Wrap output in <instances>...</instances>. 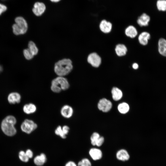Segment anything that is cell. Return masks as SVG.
Returning a JSON list of instances; mask_svg holds the SVG:
<instances>
[{
	"label": "cell",
	"mask_w": 166,
	"mask_h": 166,
	"mask_svg": "<svg viewBox=\"0 0 166 166\" xmlns=\"http://www.w3.org/2000/svg\"><path fill=\"white\" fill-rule=\"evenodd\" d=\"M73 68L72 61L69 58L59 60L54 65V70L57 76L64 77L69 74Z\"/></svg>",
	"instance_id": "cell-1"
},
{
	"label": "cell",
	"mask_w": 166,
	"mask_h": 166,
	"mask_svg": "<svg viewBox=\"0 0 166 166\" xmlns=\"http://www.w3.org/2000/svg\"><path fill=\"white\" fill-rule=\"evenodd\" d=\"M16 122V119L13 116L9 115L6 117L1 124V128L3 132L8 136L14 135L17 132L14 127Z\"/></svg>",
	"instance_id": "cell-2"
},
{
	"label": "cell",
	"mask_w": 166,
	"mask_h": 166,
	"mask_svg": "<svg viewBox=\"0 0 166 166\" xmlns=\"http://www.w3.org/2000/svg\"><path fill=\"white\" fill-rule=\"evenodd\" d=\"M69 85V81L64 77L57 76L52 80L50 89L53 92L58 93L68 89Z\"/></svg>",
	"instance_id": "cell-3"
},
{
	"label": "cell",
	"mask_w": 166,
	"mask_h": 166,
	"mask_svg": "<svg viewBox=\"0 0 166 166\" xmlns=\"http://www.w3.org/2000/svg\"><path fill=\"white\" fill-rule=\"evenodd\" d=\"M15 23L12 26L13 32L16 35L25 34L27 31L28 25L27 22L22 17L18 16L15 19Z\"/></svg>",
	"instance_id": "cell-4"
},
{
	"label": "cell",
	"mask_w": 166,
	"mask_h": 166,
	"mask_svg": "<svg viewBox=\"0 0 166 166\" xmlns=\"http://www.w3.org/2000/svg\"><path fill=\"white\" fill-rule=\"evenodd\" d=\"M38 127L37 124L33 120L28 119L25 120L21 125V130L28 134H30Z\"/></svg>",
	"instance_id": "cell-5"
},
{
	"label": "cell",
	"mask_w": 166,
	"mask_h": 166,
	"mask_svg": "<svg viewBox=\"0 0 166 166\" xmlns=\"http://www.w3.org/2000/svg\"><path fill=\"white\" fill-rule=\"evenodd\" d=\"M87 60L89 64L95 67H99L101 62V58L95 53L90 54L87 57Z\"/></svg>",
	"instance_id": "cell-6"
},
{
	"label": "cell",
	"mask_w": 166,
	"mask_h": 166,
	"mask_svg": "<svg viewBox=\"0 0 166 166\" xmlns=\"http://www.w3.org/2000/svg\"><path fill=\"white\" fill-rule=\"evenodd\" d=\"M112 107L111 102L105 98L100 100L98 104L99 109L103 112H107L109 111Z\"/></svg>",
	"instance_id": "cell-7"
},
{
	"label": "cell",
	"mask_w": 166,
	"mask_h": 166,
	"mask_svg": "<svg viewBox=\"0 0 166 166\" xmlns=\"http://www.w3.org/2000/svg\"><path fill=\"white\" fill-rule=\"evenodd\" d=\"M45 10V4L42 2H38L34 4L32 11L35 15L39 16L44 13Z\"/></svg>",
	"instance_id": "cell-8"
},
{
	"label": "cell",
	"mask_w": 166,
	"mask_h": 166,
	"mask_svg": "<svg viewBox=\"0 0 166 166\" xmlns=\"http://www.w3.org/2000/svg\"><path fill=\"white\" fill-rule=\"evenodd\" d=\"M90 140L92 145L99 147L103 143L104 138L103 136H101L98 133L95 132L91 136Z\"/></svg>",
	"instance_id": "cell-9"
},
{
	"label": "cell",
	"mask_w": 166,
	"mask_h": 166,
	"mask_svg": "<svg viewBox=\"0 0 166 166\" xmlns=\"http://www.w3.org/2000/svg\"><path fill=\"white\" fill-rule=\"evenodd\" d=\"M60 113L63 117L68 119L72 116L73 113V110L72 107L66 105L62 107Z\"/></svg>",
	"instance_id": "cell-10"
},
{
	"label": "cell",
	"mask_w": 166,
	"mask_h": 166,
	"mask_svg": "<svg viewBox=\"0 0 166 166\" xmlns=\"http://www.w3.org/2000/svg\"><path fill=\"white\" fill-rule=\"evenodd\" d=\"M150 20V16L146 13H143L139 16L137 20L138 24L140 26H145L148 25Z\"/></svg>",
	"instance_id": "cell-11"
},
{
	"label": "cell",
	"mask_w": 166,
	"mask_h": 166,
	"mask_svg": "<svg viewBox=\"0 0 166 166\" xmlns=\"http://www.w3.org/2000/svg\"><path fill=\"white\" fill-rule=\"evenodd\" d=\"M99 27L101 30L103 32L108 33L111 31L112 24L110 22L107 21L105 20H103L101 21Z\"/></svg>",
	"instance_id": "cell-12"
},
{
	"label": "cell",
	"mask_w": 166,
	"mask_h": 166,
	"mask_svg": "<svg viewBox=\"0 0 166 166\" xmlns=\"http://www.w3.org/2000/svg\"><path fill=\"white\" fill-rule=\"evenodd\" d=\"M8 101L10 104H15L20 102L21 96L17 92H12L10 93L8 96Z\"/></svg>",
	"instance_id": "cell-13"
},
{
	"label": "cell",
	"mask_w": 166,
	"mask_h": 166,
	"mask_svg": "<svg viewBox=\"0 0 166 166\" xmlns=\"http://www.w3.org/2000/svg\"><path fill=\"white\" fill-rule=\"evenodd\" d=\"M89 153L91 157L94 160L100 159L102 156L101 151L99 149L95 148L90 149Z\"/></svg>",
	"instance_id": "cell-14"
},
{
	"label": "cell",
	"mask_w": 166,
	"mask_h": 166,
	"mask_svg": "<svg viewBox=\"0 0 166 166\" xmlns=\"http://www.w3.org/2000/svg\"><path fill=\"white\" fill-rule=\"evenodd\" d=\"M46 160L47 158L45 155L42 153L34 157V162L37 166H42L46 162Z\"/></svg>",
	"instance_id": "cell-15"
},
{
	"label": "cell",
	"mask_w": 166,
	"mask_h": 166,
	"mask_svg": "<svg viewBox=\"0 0 166 166\" xmlns=\"http://www.w3.org/2000/svg\"><path fill=\"white\" fill-rule=\"evenodd\" d=\"M150 34L146 32H142L139 35L138 40L140 43L144 45H146L148 42V40L150 38Z\"/></svg>",
	"instance_id": "cell-16"
},
{
	"label": "cell",
	"mask_w": 166,
	"mask_h": 166,
	"mask_svg": "<svg viewBox=\"0 0 166 166\" xmlns=\"http://www.w3.org/2000/svg\"><path fill=\"white\" fill-rule=\"evenodd\" d=\"M117 158L121 160L124 161L128 160L129 158V155L126 150L121 149L118 151L117 153Z\"/></svg>",
	"instance_id": "cell-17"
},
{
	"label": "cell",
	"mask_w": 166,
	"mask_h": 166,
	"mask_svg": "<svg viewBox=\"0 0 166 166\" xmlns=\"http://www.w3.org/2000/svg\"><path fill=\"white\" fill-rule=\"evenodd\" d=\"M23 109L25 113L30 114L34 113L36 111L37 107L34 104L30 103L25 105Z\"/></svg>",
	"instance_id": "cell-18"
},
{
	"label": "cell",
	"mask_w": 166,
	"mask_h": 166,
	"mask_svg": "<svg viewBox=\"0 0 166 166\" xmlns=\"http://www.w3.org/2000/svg\"><path fill=\"white\" fill-rule=\"evenodd\" d=\"M115 50L116 54L119 56L125 55L127 51V48L125 45L122 44L117 45Z\"/></svg>",
	"instance_id": "cell-19"
},
{
	"label": "cell",
	"mask_w": 166,
	"mask_h": 166,
	"mask_svg": "<svg viewBox=\"0 0 166 166\" xmlns=\"http://www.w3.org/2000/svg\"><path fill=\"white\" fill-rule=\"evenodd\" d=\"M125 33L127 36L133 38H135L137 35V32L134 26H130L126 29Z\"/></svg>",
	"instance_id": "cell-20"
},
{
	"label": "cell",
	"mask_w": 166,
	"mask_h": 166,
	"mask_svg": "<svg viewBox=\"0 0 166 166\" xmlns=\"http://www.w3.org/2000/svg\"><path fill=\"white\" fill-rule=\"evenodd\" d=\"M112 97L116 101L120 100L122 96V91L117 87H113L111 91Z\"/></svg>",
	"instance_id": "cell-21"
},
{
	"label": "cell",
	"mask_w": 166,
	"mask_h": 166,
	"mask_svg": "<svg viewBox=\"0 0 166 166\" xmlns=\"http://www.w3.org/2000/svg\"><path fill=\"white\" fill-rule=\"evenodd\" d=\"M28 48L34 56L38 54V49L35 43L33 42L30 41L29 42Z\"/></svg>",
	"instance_id": "cell-22"
},
{
	"label": "cell",
	"mask_w": 166,
	"mask_h": 166,
	"mask_svg": "<svg viewBox=\"0 0 166 166\" xmlns=\"http://www.w3.org/2000/svg\"><path fill=\"white\" fill-rule=\"evenodd\" d=\"M156 6L158 10L160 11H166V0H157Z\"/></svg>",
	"instance_id": "cell-23"
},
{
	"label": "cell",
	"mask_w": 166,
	"mask_h": 166,
	"mask_svg": "<svg viewBox=\"0 0 166 166\" xmlns=\"http://www.w3.org/2000/svg\"><path fill=\"white\" fill-rule=\"evenodd\" d=\"M128 105L126 103L120 104L118 106V109L120 113L124 114L127 113L129 110Z\"/></svg>",
	"instance_id": "cell-24"
},
{
	"label": "cell",
	"mask_w": 166,
	"mask_h": 166,
	"mask_svg": "<svg viewBox=\"0 0 166 166\" xmlns=\"http://www.w3.org/2000/svg\"><path fill=\"white\" fill-rule=\"evenodd\" d=\"M56 135L60 136L61 138L65 139L66 137V136L64 134L62 128V127L60 125L58 126L54 131Z\"/></svg>",
	"instance_id": "cell-25"
},
{
	"label": "cell",
	"mask_w": 166,
	"mask_h": 166,
	"mask_svg": "<svg viewBox=\"0 0 166 166\" xmlns=\"http://www.w3.org/2000/svg\"><path fill=\"white\" fill-rule=\"evenodd\" d=\"M77 166H91V164L88 159L85 158L78 162Z\"/></svg>",
	"instance_id": "cell-26"
},
{
	"label": "cell",
	"mask_w": 166,
	"mask_h": 166,
	"mask_svg": "<svg viewBox=\"0 0 166 166\" xmlns=\"http://www.w3.org/2000/svg\"><path fill=\"white\" fill-rule=\"evenodd\" d=\"M23 53L24 57L27 60L32 59L34 56L28 48L25 49L23 50Z\"/></svg>",
	"instance_id": "cell-27"
},
{
	"label": "cell",
	"mask_w": 166,
	"mask_h": 166,
	"mask_svg": "<svg viewBox=\"0 0 166 166\" xmlns=\"http://www.w3.org/2000/svg\"><path fill=\"white\" fill-rule=\"evenodd\" d=\"M19 157L22 161L24 162H27L28 161L29 159L27 156L25 152L23 151L19 152Z\"/></svg>",
	"instance_id": "cell-28"
},
{
	"label": "cell",
	"mask_w": 166,
	"mask_h": 166,
	"mask_svg": "<svg viewBox=\"0 0 166 166\" xmlns=\"http://www.w3.org/2000/svg\"><path fill=\"white\" fill-rule=\"evenodd\" d=\"M158 45V50L159 53L162 55L166 57V46L162 45Z\"/></svg>",
	"instance_id": "cell-29"
},
{
	"label": "cell",
	"mask_w": 166,
	"mask_h": 166,
	"mask_svg": "<svg viewBox=\"0 0 166 166\" xmlns=\"http://www.w3.org/2000/svg\"><path fill=\"white\" fill-rule=\"evenodd\" d=\"M62 128L64 134L66 136L69 132V127L66 125H65L62 127Z\"/></svg>",
	"instance_id": "cell-30"
},
{
	"label": "cell",
	"mask_w": 166,
	"mask_h": 166,
	"mask_svg": "<svg viewBox=\"0 0 166 166\" xmlns=\"http://www.w3.org/2000/svg\"><path fill=\"white\" fill-rule=\"evenodd\" d=\"M7 10L6 6L0 3V15Z\"/></svg>",
	"instance_id": "cell-31"
},
{
	"label": "cell",
	"mask_w": 166,
	"mask_h": 166,
	"mask_svg": "<svg viewBox=\"0 0 166 166\" xmlns=\"http://www.w3.org/2000/svg\"><path fill=\"white\" fill-rule=\"evenodd\" d=\"M25 153L29 159L32 158L33 156V152L30 149L26 150Z\"/></svg>",
	"instance_id": "cell-32"
},
{
	"label": "cell",
	"mask_w": 166,
	"mask_h": 166,
	"mask_svg": "<svg viewBox=\"0 0 166 166\" xmlns=\"http://www.w3.org/2000/svg\"><path fill=\"white\" fill-rule=\"evenodd\" d=\"M158 45H162L166 46V40L164 38L160 39L158 41Z\"/></svg>",
	"instance_id": "cell-33"
},
{
	"label": "cell",
	"mask_w": 166,
	"mask_h": 166,
	"mask_svg": "<svg viewBox=\"0 0 166 166\" xmlns=\"http://www.w3.org/2000/svg\"><path fill=\"white\" fill-rule=\"evenodd\" d=\"M65 166H77L76 164L73 161H70L67 162Z\"/></svg>",
	"instance_id": "cell-34"
},
{
	"label": "cell",
	"mask_w": 166,
	"mask_h": 166,
	"mask_svg": "<svg viewBox=\"0 0 166 166\" xmlns=\"http://www.w3.org/2000/svg\"><path fill=\"white\" fill-rule=\"evenodd\" d=\"M132 67L134 69H137L138 68V65L136 63H134L132 65Z\"/></svg>",
	"instance_id": "cell-35"
},
{
	"label": "cell",
	"mask_w": 166,
	"mask_h": 166,
	"mask_svg": "<svg viewBox=\"0 0 166 166\" xmlns=\"http://www.w3.org/2000/svg\"><path fill=\"white\" fill-rule=\"evenodd\" d=\"M51 1L53 2H57L60 1V0H50Z\"/></svg>",
	"instance_id": "cell-36"
},
{
	"label": "cell",
	"mask_w": 166,
	"mask_h": 166,
	"mask_svg": "<svg viewBox=\"0 0 166 166\" xmlns=\"http://www.w3.org/2000/svg\"><path fill=\"white\" fill-rule=\"evenodd\" d=\"M3 70L2 66L0 65V72H1Z\"/></svg>",
	"instance_id": "cell-37"
},
{
	"label": "cell",
	"mask_w": 166,
	"mask_h": 166,
	"mask_svg": "<svg viewBox=\"0 0 166 166\" xmlns=\"http://www.w3.org/2000/svg\"></svg>",
	"instance_id": "cell-38"
}]
</instances>
